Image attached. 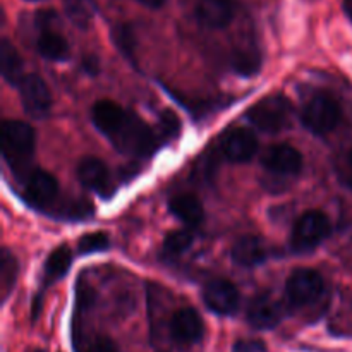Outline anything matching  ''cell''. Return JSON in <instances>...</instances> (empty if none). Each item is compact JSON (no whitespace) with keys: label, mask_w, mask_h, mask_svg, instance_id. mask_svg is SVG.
<instances>
[{"label":"cell","mask_w":352,"mask_h":352,"mask_svg":"<svg viewBox=\"0 0 352 352\" xmlns=\"http://www.w3.org/2000/svg\"><path fill=\"white\" fill-rule=\"evenodd\" d=\"M17 272H19V265H17L16 256L7 248H3L2 254H0V289H2L3 301L9 298L10 291L14 289V284L17 280Z\"/></svg>","instance_id":"obj_22"},{"label":"cell","mask_w":352,"mask_h":352,"mask_svg":"<svg viewBox=\"0 0 352 352\" xmlns=\"http://www.w3.org/2000/svg\"><path fill=\"white\" fill-rule=\"evenodd\" d=\"M110 141L119 151L134 155V157H150L157 151L158 143H160L157 133L133 113H127L124 124L110 138Z\"/></svg>","instance_id":"obj_1"},{"label":"cell","mask_w":352,"mask_h":352,"mask_svg":"<svg viewBox=\"0 0 352 352\" xmlns=\"http://www.w3.org/2000/svg\"><path fill=\"white\" fill-rule=\"evenodd\" d=\"M282 305L268 292L254 296L248 306V322L256 330H272L282 322Z\"/></svg>","instance_id":"obj_9"},{"label":"cell","mask_w":352,"mask_h":352,"mask_svg":"<svg viewBox=\"0 0 352 352\" xmlns=\"http://www.w3.org/2000/svg\"><path fill=\"white\" fill-rule=\"evenodd\" d=\"M64 9L69 21L79 30H88L96 12L93 0H64Z\"/></svg>","instance_id":"obj_21"},{"label":"cell","mask_w":352,"mask_h":352,"mask_svg":"<svg viewBox=\"0 0 352 352\" xmlns=\"http://www.w3.org/2000/svg\"><path fill=\"white\" fill-rule=\"evenodd\" d=\"M192 243H195V236H192L191 230L179 229L165 237L164 250L168 256H177V254H182L184 251H188Z\"/></svg>","instance_id":"obj_26"},{"label":"cell","mask_w":352,"mask_h":352,"mask_svg":"<svg viewBox=\"0 0 352 352\" xmlns=\"http://www.w3.org/2000/svg\"><path fill=\"white\" fill-rule=\"evenodd\" d=\"M291 103L280 95H272L258 102L248 112V119L260 131L268 134L280 133L291 124Z\"/></svg>","instance_id":"obj_4"},{"label":"cell","mask_w":352,"mask_h":352,"mask_svg":"<svg viewBox=\"0 0 352 352\" xmlns=\"http://www.w3.org/2000/svg\"><path fill=\"white\" fill-rule=\"evenodd\" d=\"M203 301L213 313L222 316L234 315L239 308L241 296L236 285L226 278H215L203 289Z\"/></svg>","instance_id":"obj_8"},{"label":"cell","mask_w":352,"mask_h":352,"mask_svg":"<svg viewBox=\"0 0 352 352\" xmlns=\"http://www.w3.org/2000/svg\"><path fill=\"white\" fill-rule=\"evenodd\" d=\"M24 112L33 119H43L52 109V95L47 82L36 74H28L17 85Z\"/></svg>","instance_id":"obj_7"},{"label":"cell","mask_w":352,"mask_h":352,"mask_svg":"<svg viewBox=\"0 0 352 352\" xmlns=\"http://www.w3.org/2000/svg\"><path fill=\"white\" fill-rule=\"evenodd\" d=\"M33 352H45V351H33Z\"/></svg>","instance_id":"obj_35"},{"label":"cell","mask_w":352,"mask_h":352,"mask_svg":"<svg viewBox=\"0 0 352 352\" xmlns=\"http://www.w3.org/2000/svg\"><path fill=\"white\" fill-rule=\"evenodd\" d=\"M196 17L203 26L220 30L232 21L234 6L230 0H199L196 6Z\"/></svg>","instance_id":"obj_15"},{"label":"cell","mask_w":352,"mask_h":352,"mask_svg":"<svg viewBox=\"0 0 352 352\" xmlns=\"http://www.w3.org/2000/svg\"><path fill=\"white\" fill-rule=\"evenodd\" d=\"M232 352H267V344L258 339L239 340L234 344Z\"/></svg>","instance_id":"obj_30"},{"label":"cell","mask_w":352,"mask_h":352,"mask_svg":"<svg viewBox=\"0 0 352 352\" xmlns=\"http://www.w3.org/2000/svg\"><path fill=\"white\" fill-rule=\"evenodd\" d=\"M349 167H351V179H349V186H351V189H352V150H351V153H349Z\"/></svg>","instance_id":"obj_34"},{"label":"cell","mask_w":352,"mask_h":352,"mask_svg":"<svg viewBox=\"0 0 352 352\" xmlns=\"http://www.w3.org/2000/svg\"><path fill=\"white\" fill-rule=\"evenodd\" d=\"M110 239L105 232H91L86 234L79 239V251L82 254H91L100 253V251L109 250Z\"/></svg>","instance_id":"obj_28"},{"label":"cell","mask_w":352,"mask_h":352,"mask_svg":"<svg viewBox=\"0 0 352 352\" xmlns=\"http://www.w3.org/2000/svg\"><path fill=\"white\" fill-rule=\"evenodd\" d=\"M78 179L86 188L103 191L109 182V170L100 158L86 157L78 165Z\"/></svg>","instance_id":"obj_17"},{"label":"cell","mask_w":352,"mask_h":352,"mask_svg":"<svg viewBox=\"0 0 352 352\" xmlns=\"http://www.w3.org/2000/svg\"><path fill=\"white\" fill-rule=\"evenodd\" d=\"M332 232L329 217L320 210L302 213L294 223L291 234V248L296 253H308L316 250Z\"/></svg>","instance_id":"obj_3"},{"label":"cell","mask_w":352,"mask_h":352,"mask_svg":"<svg viewBox=\"0 0 352 352\" xmlns=\"http://www.w3.org/2000/svg\"><path fill=\"white\" fill-rule=\"evenodd\" d=\"M72 265V254L67 246H60L50 253L45 263V275L50 280H57L62 278L69 272Z\"/></svg>","instance_id":"obj_23"},{"label":"cell","mask_w":352,"mask_h":352,"mask_svg":"<svg viewBox=\"0 0 352 352\" xmlns=\"http://www.w3.org/2000/svg\"><path fill=\"white\" fill-rule=\"evenodd\" d=\"M340 107L332 96L316 95L306 103L302 110V124L315 134H327L340 122Z\"/></svg>","instance_id":"obj_5"},{"label":"cell","mask_w":352,"mask_h":352,"mask_svg":"<svg viewBox=\"0 0 352 352\" xmlns=\"http://www.w3.org/2000/svg\"><path fill=\"white\" fill-rule=\"evenodd\" d=\"M168 206H170V212L188 226H198L205 219V210H203L201 201L195 195L184 192V195L174 196Z\"/></svg>","instance_id":"obj_18"},{"label":"cell","mask_w":352,"mask_h":352,"mask_svg":"<svg viewBox=\"0 0 352 352\" xmlns=\"http://www.w3.org/2000/svg\"><path fill=\"white\" fill-rule=\"evenodd\" d=\"M263 165L274 177H289L299 174L302 157L291 144H275L263 155Z\"/></svg>","instance_id":"obj_10"},{"label":"cell","mask_w":352,"mask_h":352,"mask_svg":"<svg viewBox=\"0 0 352 352\" xmlns=\"http://www.w3.org/2000/svg\"><path fill=\"white\" fill-rule=\"evenodd\" d=\"M82 69L88 71L89 74H96L98 72V60L95 57H88L82 60Z\"/></svg>","instance_id":"obj_31"},{"label":"cell","mask_w":352,"mask_h":352,"mask_svg":"<svg viewBox=\"0 0 352 352\" xmlns=\"http://www.w3.org/2000/svg\"><path fill=\"white\" fill-rule=\"evenodd\" d=\"M0 69H2V76L9 85H19L21 79L24 78L23 74V58L19 57L14 45L10 43L7 38H3L0 43Z\"/></svg>","instance_id":"obj_19"},{"label":"cell","mask_w":352,"mask_h":352,"mask_svg":"<svg viewBox=\"0 0 352 352\" xmlns=\"http://www.w3.org/2000/svg\"><path fill=\"white\" fill-rule=\"evenodd\" d=\"M36 50L48 60H64L69 57L67 41L54 30H41L40 36L36 38Z\"/></svg>","instance_id":"obj_20"},{"label":"cell","mask_w":352,"mask_h":352,"mask_svg":"<svg viewBox=\"0 0 352 352\" xmlns=\"http://www.w3.org/2000/svg\"><path fill=\"white\" fill-rule=\"evenodd\" d=\"M325 291V282L322 275L311 268H301L296 270L291 277L287 278L285 285V296L287 301L296 308L313 305L320 299V296Z\"/></svg>","instance_id":"obj_6"},{"label":"cell","mask_w":352,"mask_h":352,"mask_svg":"<svg viewBox=\"0 0 352 352\" xmlns=\"http://www.w3.org/2000/svg\"><path fill=\"white\" fill-rule=\"evenodd\" d=\"M127 112H124L122 107L117 105L112 100H100L93 105L91 110V119L95 124L96 129L102 134H105L107 138H112L117 131L120 129V126L126 120Z\"/></svg>","instance_id":"obj_14"},{"label":"cell","mask_w":352,"mask_h":352,"mask_svg":"<svg viewBox=\"0 0 352 352\" xmlns=\"http://www.w3.org/2000/svg\"><path fill=\"white\" fill-rule=\"evenodd\" d=\"M205 327H203L201 316L192 308H182L174 313L170 320L172 339L179 344H195L203 337Z\"/></svg>","instance_id":"obj_12"},{"label":"cell","mask_w":352,"mask_h":352,"mask_svg":"<svg viewBox=\"0 0 352 352\" xmlns=\"http://www.w3.org/2000/svg\"><path fill=\"white\" fill-rule=\"evenodd\" d=\"M344 9H346L347 16L352 19V0H346V2H344Z\"/></svg>","instance_id":"obj_33"},{"label":"cell","mask_w":352,"mask_h":352,"mask_svg":"<svg viewBox=\"0 0 352 352\" xmlns=\"http://www.w3.org/2000/svg\"><path fill=\"white\" fill-rule=\"evenodd\" d=\"M232 260L239 267L250 268L261 265L267 260V248L265 243L256 236H244L236 241L232 248Z\"/></svg>","instance_id":"obj_16"},{"label":"cell","mask_w":352,"mask_h":352,"mask_svg":"<svg viewBox=\"0 0 352 352\" xmlns=\"http://www.w3.org/2000/svg\"><path fill=\"white\" fill-rule=\"evenodd\" d=\"M140 2L143 3V6L150 7V9H158V7L164 6V3L167 2V0H140Z\"/></svg>","instance_id":"obj_32"},{"label":"cell","mask_w":352,"mask_h":352,"mask_svg":"<svg viewBox=\"0 0 352 352\" xmlns=\"http://www.w3.org/2000/svg\"><path fill=\"white\" fill-rule=\"evenodd\" d=\"M181 133V120L175 116L172 110H165L160 113V119H158V127H157V136L160 141H172L174 138L179 136Z\"/></svg>","instance_id":"obj_27"},{"label":"cell","mask_w":352,"mask_h":352,"mask_svg":"<svg viewBox=\"0 0 352 352\" xmlns=\"http://www.w3.org/2000/svg\"><path fill=\"white\" fill-rule=\"evenodd\" d=\"M112 40L116 43V47L119 48L120 54L127 58L129 62L136 64V36H134V31L129 24L119 23L112 28Z\"/></svg>","instance_id":"obj_24"},{"label":"cell","mask_w":352,"mask_h":352,"mask_svg":"<svg viewBox=\"0 0 352 352\" xmlns=\"http://www.w3.org/2000/svg\"><path fill=\"white\" fill-rule=\"evenodd\" d=\"M79 352H119V349H117L116 342H113L112 339L98 336L95 337V339L89 340V342H86L82 351Z\"/></svg>","instance_id":"obj_29"},{"label":"cell","mask_w":352,"mask_h":352,"mask_svg":"<svg viewBox=\"0 0 352 352\" xmlns=\"http://www.w3.org/2000/svg\"><path fill=\"white\" fill-rule=\"evenodd\" d=\"M234 69L241 76H253L260 71L261 57L254 48H241L236 52L232 60Z\"/></svg>","instance_id":"obj_25"},{"label":"cell","mask_w":352,"mask_h":352,"mask_svg":"<svg viewBox=\"0 0 352 352\" xmlns=\"http://www.w3.org/2000/svg\"><path fill=\"white\" fill-rule=\"evenodd\" d=\"M2 151L12 170L19 174L34 151V131L23 120H6L2 126Z\"/></svg>","instance_id":"obj_2"},{"label":"cell","mask_w":352,"mask_h":352,"mask_svg":"<svg viewBox=\"0 0 352 352\" xmlns=\"http://www.w3.org/2000/svg\"><path fill=\"white\" fill-rule=\"evenodd\" d=\"M26 196L31 203L36 205H47L55 199L58 192V182L50 172L34 168L26 177Z\"/></svg>","instance_id":"obj_13"},{"label":"cell","mask_w":352,"mask_h":352,"mask_svg":"<svg viewBox=\"0 0 352 352\" xmlns=\"http://www.w3.org/2000/svg\"><path fill=\"white\" fill-rule=\"evenodd\" d=\"M256 151L258 140L250 129L234 127V129L227 131L226 136L222 138V153L226 155L227 160L244 164V162L251 160Z\"/></svg>","instance_id":"obj_11"}]
</instances>
